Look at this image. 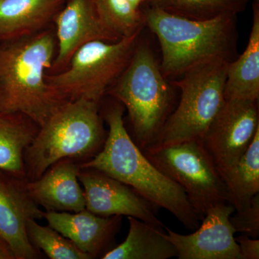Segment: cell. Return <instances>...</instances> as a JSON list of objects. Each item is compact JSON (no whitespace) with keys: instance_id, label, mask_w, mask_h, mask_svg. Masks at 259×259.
Returning <instances> with one entry per match:
<instances>
[{"instance_id":"obj_15","label":"cell","mask_w":259,"mask_h":259,"mask_svg":"<svg viewBox=\"0 0 259 259\" xmlns=\"http://www.w3.org/2000/svg\"><path fill=\"white\" fill-rule=\"evenodd\" d=\"M80 163L65 158L34 181H28L30 197L47 211L77 212L85 209L84 192L78 179Z\"/></svg>"},{"instance_id":"obj_16","label":"cell","mask_w":259,"mask_h":259,"mask_svg":"<svg viewBox=\"0 0 259 259\" xmlns=\"http://www.w3.org/2000/svg\"><path fill=\"white\" fill-rule=\"evenodd\" d=\"M65 0H0V40L34 35L53 20Z\"/></svg>"},{"instance_id":"obj_24","label":"cell","mask_w":259,"mask_h":259,"mask_svg":"<svg viewBox=\"0 0 259 259\" xmlns=\"http://www.w3.org/2000/svg\"><path fill=\"white\" fill-rule=\"evenodd\" d=\"M236 212L230 217V222L236 233L239 232L251 238H258L259 193L255 194L246 207Z\"/></svg>"},{"instance_id":"obj_13","label":"cell","mask_w":259,"mask_h":259,"mask_svg":"<svg viewBox=\"0 0 259 259\" xmlns=\"http://www.w3.org/2000/svg\"><path fill=\"white\" fill-rule=\"evenodd\" d=\"M58 51L52 66H67L73 54L83 44L93 40L116 41L120 39L102 23L94 0H69L55 15Z\"/></svg>"},{"instance_id":"obj_9","label":"cell","mask_w":259,"mask_h":259,"mask_svg":"<svg viewBox=\"0 0 259 259\" xmlns=\"http://www.w3.org/2000/svg\"><path fill=\"white\" fill-rule=\"evenodd\" d=\"M258 129V101L226 100L201 141L219 173L239 160Z\"/></svg>"},{"instance_id":"obj_22","label":"cell","mask_w":259,"mask_h":259,"mask_svg":"<svg viewBox=\"0 0 259 259\" xmlns=\"http://www.w3.org/2000/svg\"><path fill=\"white\" fill-rule=\"evenodd\" d=\"M94 3L102 23L120 38L142 31L146 25L142 10L134 9L128 0H94Z\"/></svg>"},{"instance_id":"obj_26","label":"cell","mask_w":259,"mask_h":259,"mask_svg":"<svg viewBox=\"0 0 259 259\" xmlns=\"http://www.w3.org/2000/svg\"><path fill=\"white\" fill-rule=\"evenodd\" d=\"M0 259H15L14 253L8 242L0 235Z\"/></svg>"},{"instance_id":"obj_25","label":"cell","mask_w":259,"mask_h":259,"mask_svg":"<svg viewBox=\"0 0 259 259\" xmlns=\"http://www.w3.org/2000/svg\"><path fill=\"white\" fill-rule=\"evenodd\" d=\"M243 259L259 258V240L242 234L236 238Z\"/></svg>"},{"instance_id":"obj_19","label":"cell","mask_w":259,"mask_h":259,"mask_svg":"<svg viewBox=\"0 0 259 259\" xmlns=\"http://www.w3.org/2000/svg\"><path fill=\"white\" fill-rule=\"evenodd\" d=\"M39 127L26 116L0 112V168L26 179L24 152L35 139Z\"/></svg>"},{"instance_id":"obj_11","label":"cell","mask_w":259,"mask_h":259,"mask_svg":"<svg viewBox=\"0 0 259 259\" xmlns=\"http://www.w3.org/2000/svg\"><path fill=\"white\" fill-rule=\"evenodd\" d=\"M236 212L229 202L213 206L192 234L182 235L164 226L179 259H243L230 217Z\"/></svg>"},{"instance_id":"obj_14","label":"cell","mask_w":259,"mask_h":259,"mask_svg":"<svg viewBox=\"0 0 259 259\" xmlns=\"http://www.w3.org/2000/svg\"><path fill=\"white\" fill-rule=\"evenodd\" d=\"M44 218L49 226L70 240L91 259L105 253L118 233L122 220V216L101 217L86 208L77 212L46 211Z\"/></svg>"},{"instance_id":"obj_27","label":"cell","mask_w":259,"mask_h":259,"mask_svg":"<svg viewBox=\"0 0 259 259\" xmlns=\"http://www.w3.org/2000/svg\"><path fill=\"white\" fill-rule=\"evenodd\" d=\"M128 2L134 9L141 11L145 5L148 4L149 0H128Z\"/></svg>"},{"instance_id":"obj_6","label":"cell","mask_w":259,"mask_h":259,"mask_svg":"<svg viewBox=\"0 0 259 259\" xmlns=\"http://www.w3.org/2000/svg\"><path fill=\"white\" fill-rule=\"evenodd\" d=\"M230 62L224 59L204 61L171 81L181 91L180 102L151 147L202 141L226 102L225 85Z\"/></svg>"},{"instance_id":"obj_3","label":"cell","mask_w":259,"mask_h":259,"mask_svg":"<svg viewBox=\"0 0 259 259\" xmlns=\"http://www.w3.org/2000/svg\"><path fill=\"white\" fill-rule=\"evenodd\" d=\"M142 12L146 26L159 41L160 66L166 79L179 78L204 61L236 59L237 15L192 20L148 5Z\"/></svg>"},{"instance_id":"obj_2","label":"cell","mask_w":259,"mask_h":259,"mask_svg":"<svg viewBox=\"0 0 259 259\" xmlns=\"http://www.w3.org/2000/svg\"><path fill=\"white\" fill-rule=\"evenodd\" d=\"M10 41L0 47V112L21 114L40 127L66 102L47 81L56 37L45 30Z\"/></svg>"},{"instance_id":"obj_5","label":"cell","mask_w":259,"mask_h":259,"mask_svg":"<svg viewBox=\"0 0 259 259\" xmlns=\"http://www.w3.org/2000/svg\"><path fill=\"white\" fill-rule=\"evenodd\" d=\"M107 93L127 110L136 144L143 151L151 147L175 110V93L147 44L139 42Z\"/></svg>"},{"instance_id":"obj_10","label":"cell","mask_w":259,"mask_h":259,"mask_svg":"<svg viewBox=\"0 0 259 259\" xmlns=\"http://www.w3.org/2000/svg\"><path fill=\"white\" fill-rule=\"evenodd\" d=\"M78 179L84 192L85 208L90 212L105 218L134 217L159 229L164 228L154 212L156 206L129 186L94 168H80Z\"/></svg>"},{"instance_id":"obj_1","label":"cell","mask_w":259,"mask_h":259,"mask_svg":"<svg viewBox=\"0 0 259 259\" xmlns=\"http://www.w3.org/2000/svg\"><path fill=\"white\" fill-rule=\"evenodd\" d=\"M124 110L116 100L104 110L102 117L109 128L105 144L96 156L80 163V168H94L120 181L153 205L171 212L187 229H197L201 219L185 192L134 142L124 123Z\"/></svg>"},{"instance_id":"obj_8","label":"cell","mask_w":259,"mask_h":259,"mask_svg":"<svg viewBox=\"0 0 259 259\" xmlns=\"http://www.w3.org/2000/svg\"><path fill=\"white\" fill-rule=\"evenodd\" d=\"M143 152L184 190L201 221L213 206L229 202L226 185L202 141L148 148Z\"/></svg>"},{"instance_id":"obj_23","label":"cell","mask_w":259,"mask_h":259,"mask_svg":"<svg viewBox=\"0 0 259 259\" xmlns=\"http://www.w3.org/2000/svg\"><path fill=\"white\" fill-rule=\"evenodd\" d=\"M27 234L32 245L51 259H91L70 240L51 226L32 219L27 223Z\"/></svg>"},{"instance_id":"obj_20","label":"cell","mask_w":259,"mask_h":259,"mask_svg":"<svg viewBox=\"0 0 259 259\" xmlns=\"http://www.w3.org/2000/svg\"><path fill=\"white\" fill-rule=\"evenodd\" d=\"M220 175L228 190L229 203L236 211L246 207L259 193V129L243 156Z\"/></svg>"},{"instance_id":"obj_18","label":"cell","mask_w":259,"mask_h":259,"mask_svg":"<svg viewBox=\"0 0 259 259\" xmlns=\"http://www.w3.org/2000/svg\"><path fill=\"white\" fill-rule=\"evenodd\" d=\"M129 231L125 241L105 252L102 259H168L177 256L175 245L166 232L140 221L127 217Z\"/></svg>"},{"instance_id":"obj_17","label":"cell","mask_w":259,"mask_h":259,"mask_svg":"<svg viewBox=\"0 0 259 259\" xmlns=\"http://www.w3.org/2000/svg\"><path fill=\"white\" fill-rule=\"evenodd\" d=\"M224 95L226 100L258 101V0H253V23L246 49L238 59L228 64Z\"/></svg>"},{"instance_id":"obj_12","label":"cell","mask_w":259,"mask_h":259,"mask_svg":"<svg viewBox=\"0 0 259 259\" xmlns=\"http://www.w3.org/2000/svg\"><path fill=\"white\" fill-rule=\"evenodd\" d=\"M26 179L0 168V235L8 242L15 259L42 258L29 241L27 223L44 218V211L30 197Z\"/></svg>"},{"instance_id":"obj_21","label":"cell","mask_w":259,"mask_h":259,"mask_svg":"<svg viewBox=\"0 0 259 259\" xmlns=\"http://www.w3.org/2000/svg\"><path fill=\"white\" fill-rule=\"evenodd\" d=\"M249 0H149L148 5L192 20H206L243 11Z\"/></svg>"},{"instance_id":"obj_4","label":"cell","mask_w":259,"mask_h":259,"mask_svg":"<svg viewBox=\"0 0 259 259\" xmlns=\"http://www.w3.org/2000/svg\"><path fill=\"white\" fill-rule=\"evenodd\" d=\"M100 104L69 100L51 114L24 152L25 177L34 181L65 158L88 161L101 151L107 134Z\"/></svg>"},{"instance_id":"obj_7","label":"cell","mask_w":259,"mask_h":259,"mask_svg":"<svg viewBox=\"0 0 259 259\" xmlns=\"http://www.w3.org/2000/svg\"><path fill=\"white\" fill-rule=\"evenodd\" d=\"M141 32L116 41L97 40L83 44L71 56L64 71L47 74L48 83L66 101L84 99L101 104L128 65Z\"/></svg>"}]
</instances>
